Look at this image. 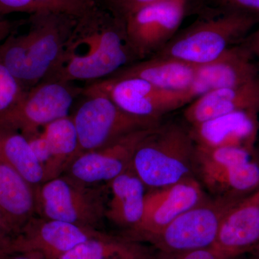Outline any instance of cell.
Masks as SVG:
<instances>
[{
	"label": "cell",
	"instance_id": "5bb4252c",
	"mask_svg": "<svg viewBox=\"0 0 259 259\" xmlns=\"http://www.w3.org/2000/svg\"><path fill=\"white\" fill-rule=\"evenodd\" d=\"M259 243V189L224 214L211 248L223 259H236Z\"/></svg>",
	"mask_w": 259,
	"mask_h": 259
},
{
	"label": "cell",
	"instance_id": "f546056e",
	"mask_svg": "<svg viewBox=\"0 0 259 259\" xmlns=\"http://www.w3.org/2000/svg\"><path fill=\"white\" fill-rule=\"evenodd\" d=\"M242 42L250 51L252 55L259 59V28L250 33Z\"/></svg>",
	"mask_w": 259,
	"mask_h": 259
},
{
	"label": "cell",
	"instance_id": "83f0119b",
	"mask_svg": "<svg viewBox=\"0 0 259 259\" xmlns=\"http://www.w3.org/2000/svg\"><path fill=\"white\" fill-rule=\"evenodd\" d=\"M228 9L259 15V0H220Z\"/></svg>",
	"mask_w": 259,
	"mask_h": 259
},
{
	"label": "cell",
	"instance_id": "277c9868",
	"mask_svg": "<svg viewBox=\"0 0 259 259\" xmlns=\"http://www.w3.org/2000/svg\"><path fill=\"white\" fill-rule=\"evenodd\" d=\"M258 23L259 15L228 9L225 14L197 22L177 34L153 56L173 58L196 66L207 64L240 40L243 42Z\"/></svg>",
	"mask_w": 259,
	"mask_h": 259
},
{
	"label": "cell",
	"instance_id": "484cf974",
	"mask_svg": "<svg viewBox=\"0 0 259 259\" xmlns=\"http://www.w3.org/2000/svg\"><path fill=\"white\" fill-rule=\"evenodd\" d=\"M112 13L120 18L125 19L131 13L160 0H99Z\"/></svg>",
	"mask_w": 259,
	"mask_h": 259
},
{
	"label": "cell",
	"instance_id": "8fae6325",
	"mask_svg": "<svg viewBox=\"0 0 259 259\" xmlns=\"http://www.w3.org/2000/svg\"><path fill=\"white\" fill-rule=\"evenodd\" d=\"M105 233L90 227L34 217L12 238V253L57 259L83 242Z\"/></svg>",
	"mask_w": 259,
	"mask_h": 259
},
{
	"label": "cell",
	"instance_id": "9a60e30c",
	"mask_svg": "<svg viewBox=\"0 0 259 259\" xmlns=\"http://www.w3.org/2000/svg\"><path fill=\"white\" fill-rule=\"evenodd\" d=\"M255 57L244 44L228 49L217 59L199 66L188 93L194 99L213 91L249 82L259 77Z\"/></svg>",
	"mask_w": 259,
	"mask_h": 259
},
{
	"label": "cell",
	"instance_id": "836d02e7",
	"mask_svg": "<svg viewBox=\"0 0 259 259\" xmlns=\"http://www.w3.org/2000/svg\"><path fill=\"white\" fill-rule=\"evenodd\" d=\"M5 259H42L35 255L30 254H25V253H19V254H13L7 257Z\"/></svg>",
	"mask_w": 259,
	"mask_h": 259
},
{
	"label": "cell",
	"instance_id": "4fadbf2b",
	"mask_svg": "<svg viewBox=\"0 0 259 259\" xmlns=\"http://www.w3.org/2000/svg\"><path fill=\"white\" fill-rule=\"evenodd\" d=\"M156 126L131 133L100 149L79 153L66 168V176L88 186L110 182L131 168L138 146Z\"/></svg>",
	"mask_w": 259,
	"mask_h": 259
},
{
	"label": "cell",
	"instance_id": "52a82bcc",
	"mask_svg": "<svg viewBox=\"0 0 259 259\" xmlns=\"http://www.w3.org/2000/svg\"><path fill=\"white\" fill-rule=\"evenodd\" d=\"M241 199L226 196L206 197L146 242L165 255L210 248L215 241L223 216Z\"/></svg>",
	"mask_w": 259,
	"mask_h": 259
},
{
	"label": "cell",
	"instance_id": "e0dca14e",
	"mask_svg": "<svg viewBox=\"0 0 259 259\" xmlns=\"http://www.w3.org/2000/svg\"><path fill=\"white\" fill-rule=\"evenodd\" d=\"M242 110L259 112V77L244 84L218 89L201 95L187 105L184 117L194 125Z\"/></svg>",
	"mask_w": 259,
	"mask_h": 259
},
{
	"label": "cell",
	"instance_id": "1f68e13d",
	"mask_svg": "<svg viewBox=\"0 0 259 259\" xmlns=\"http://www.w3.org/2000/svg\"><path fill=\"white\" fill-rule=\"evenodd\" d=\"M0 17V44L7 38L16 28V24Z\"/></svg>",
	"mask_w": 259,
	"mask_h": 259
},
{
	"label": "cell",
	"instance_id": "d590c367",
	"mask_svg": "<svg viewBox=\"0 0 259 259\" xmlns=\"http://www.w3.org/2000/svg\"><path fill=\"white\" fill-rule=\"evenodd\" d=\"M0 17H2V15H0Z\"/></svg>",
	"mask_w": 259,
	"mask_h": 259
},
{
	"label": "cell",
	"instance_id": "ba28073f",
	"mask_svg": "<svg viewBox=\"0 0 259 259\" xmlns=\"http://www.w3.org/2000/svg\"><path fill=\"white\" fill-rule=\"evenodd\" d=\"M83 90L74 82L44 80L29 89L13 109L0 115V122L28 136L69 115L75 100L81 97Z\"/></svg>",
	"mask_w": 259,
	"mask_h": 259
},
{
	"label": "cell",
	"instance_id": "d6a6232c",
	"mask_svg": "<svg viewBox=\"0 0 259 259\" xmlns=\"http://www.w3.org/2000/svg\"><path fill=\"white\" fill-rule=\"evenodd\" d=\"M12 238H0V259L13 255L11 250Z\"/></svg>",
	"mask_w": 259,
	"mask_h": 259
},
{
	"label": "cell",
	"instance_id": "44dd1931",
	"mask_svg": "<svg viewBox=\"0 0 259 259\" xmlns=\"http://www.w3.org/2000/svg\"><path fill=\"white\" fill-rule=\"evenodd\" d=\"M202 182L217 196L243 199L259 189V162L244 163L199 173Z\"/></svg>",
	"mask_w": 259,
	"mask_h": 259
},
{
	"label": "cell",
	"instance_id": "603a6c76",
	"mask_svg": "<svg viewBox=\"0 0 259 259\" xmlns=\"http://www.w3.org/2000/svg\"><path fill=\"white\" fill-rule=\"evenodd\" d=\"M40 130L52 158L46 177L47 181L61 176L79 154V139L72 115L58 119Z\"/></svg>",
	"mask_w": 259,
	"mask_h": 259
},
{
	"label": "cell",
	"instance_id": "e575fe53",
	"mask_svg": "<svg viewBox=\"0 0 259 259\" xmlns=\"http://www.w3.org/2000/svg\"><path fill=\"white\" fill-rule=\"evenodd\" d=\"M248 259H259V243L248 252Z\"/></svg>",
	"mask_w": 259,
	"mask_h": 259
},
{
	"label": "cell",
	"instance_id": "cb8c5ba5",
	"mask_svg": "<svg viewBox=\"0 0 259 259\" xmlns=\"http://www.w3.org/2000/svg\"><path fill=\"white\" fill-rule=\"evenodd\" d=\"M139 243L105 233L83 242L57 259H151L149 250Z\"/></svg>",
	"mask_w": 259,
	"mask_h": 259
},
{
	"label": "cell",
	"instance_id": "4dcf8cb0",
	"mask_svg": "<svg viewBox=\"0 0 259 259\" xmlns=\"http://www.w3.org/2000/svg\"><path fill=\"white\" fill-rule=\"evenodd\" d=\"M18 231L0 211V238H13Z\"/></svg>",
	"mask_w": 259,
	"mask_h": 259
},
{
	"label": "cell",
	"instance_id": "3957f363",
	"mask_svg": "<svg viewBox=\"0 0 259 259\" xmlns=\"http://www.w3.org/2000/svg\"><path fill=\"white\" fill-rule=\"evenodd\" d=\"M131 168L151 190L194 177L195 144L190 131L160 123L138 146Z\"/></svg>",
	"mask_w": 259,
	"mask_h": 259
},
{
	"label": "cell",
	"instance_id": "d6986e66",
	"mask_svg": "<svg viewBox=\"0 0 259 259\" xmlns=\"http://www.w3.org/2000/svg\"><path fill=\"white\" fill-rule=\"evenodd\" d=\"M108 183L111 197L107 204L106 217L129 233L139 226L144 215L146 185L131 167Z\"/></svg>",
	"mask_w": 259,
	"mask_h": 259
},
{
	"label": "cell",
	"instance_id": "5b68a950",
	"mask_svg": "<svg viewBox=\"0 0 259 259\" xmlns=\"http://www.w3.org/2000/svg\"><path fill=\"white\" fill-rule=\"evenodd\" d=\"M81 97L82 101L72 115L79 153L105 147L131 133L161 123V120L130 115L105 93L88 86Z\"/></svg>",
	"mask_w": 259,
	"mask_h": 259
},
{
	"label": "cell",
	"instance_id": "8992f818",
	"mask_svg": "<svg viewBox=\"0 0 259 259\" xmlns=\"http://www.w3.org/2000/svg\"><path fill=\"white\" fill-rule=\"evenodd\" d=\"M39 217L96 228L106 217L102 191L59 176L35 187Z\"/></svg>",
	"mask_w": 259,
	"mask_h": 259
},
{
	"label": "cell",
	"instance_id": "ac0fdd59",
	"mask_svg": "<svg viewBox=\"0 0 259 259\" xmlns=\"http://www.w3.org/2000/svg\"><path fill=\"white\" fill-rule=\"evenodd\" d=\"M198 67L173 58L153 56L129 65L111 76L139 78L163 90L188 93Z\"/></svg>",
	"mask_w": 259,
	"mask_h": 259
},
{
	"label": "cell",
	"instance_id": "30bf717a",
	"mask_svg": "<svg viewBox=\"0 0 259 259\" xmlns=\"http://www.w3.org/2000/svg\"><path fill=\"white\" fill-rule=\"evenodd\" d=\"M188 0H160L124 19L130 45L139 61L156 55L177 35Z\"/></svg>",
	"mask_w": 259,
	"mask_h": 259
},
{
	"label": "cell",
	"instance_id": "6da1fadb",
	"mask_svg": "<svg viewBox=\"0 0 259 259\" xmlns=\"http://www.w3.org/2000/svg\"><path fill=\"white\" fill-rule=\"evenodd\" d=\"M137 61L123 19L97 0L76 20L60 60L45 80L93 83Z\"/></svg>",
	"mask_w": 259,
	"mask_h": 259
},
{
	"label": "cell",
	"instance_id": "4316f807",
	"mask_svg": "<svg viewBox=\"0 0 259 259\" xmlns=\"http://www.w3.org/2000/svg\"><path fill=\"white\" fill-rule=\"evenodd\" d=\"M15 13H32V0H0V15Z\"/></svg>",
	"mask_w": 259,
	"mask_h": 259
},
{
	"label": "cell",
	"instance_id": "d4e9b609",
	"mask_svg": "<svg viewBox=\"0 0 259 259\" xmlns=\"http://www.w3.org/2000/svg\"><path fill=\"white\" fill-rule=\"evenodd\" d=\"M28 90L0 63V115L13 109Z\"/></svg>",
	"mask_w": 259,
	"mask_h": 259
},
{
	"label": "cell",
	"instance_id": "7c38bea8",
	"mask_svg": "<svg viewBox=\"0 0 259 259\" xmlns=\"http://www.w3.org/2000/svg\"><path fill=\"white\" fill-rule=\"evenodd\" d=\"M206 197L201 184L194 177L148 191L142 220L125 237L134 241H147Z\"/></svg>",
	"mask_w": 259,
	"mask_h": 259
},
{
	"label": "cell",
	"instance_id": "f1b7e54d",
	"mask_svg": "<svg viewBox=\"0 0 259 259\" xmlns=\"http://www.w3.org/2000/svg\"><path fill=\"white\" fill-rule=\"evenodd\" d=\"M166 255L173 259H223L211 248Z\"/></svg>",
	"mask_w": 259,
	"mask_h": 259
},
{
	"label": "cell",
	"instance_id": "ffe728a7",
	"mask_svg": "<svg viewBox=\"0 0 259 259\" xmlns=\"http://www.w3.org/2000/svg\"><path fill=\"white\" fill-rule=\"evenodd\" d=\"M0 211L18 233L36 214L35 187L1 160Z\"/></svg>",
	"mask_w": 259,
	"mask_h": 259
},
{
	"label": "cell",
	"instance_id": "2e32d148",
	"mask_svg": "<svg viewBox=\"0 0 259 259\" xmlns=\"http://www.w3.org/2000/svg\"><path fill=\"white\" fill-rule=\"evenodd\" d=\"M259 112L242 110L211 119L190 130L194 144L207 148L255 150L259 131Z\"/></svg>",
	"mask_w": 259,
	"mask_h": 259
},
{
	"label": "cell",
	"instance_id": "7402d4cb",
	"mask_svg": "<svg viewBox=\"0 0 259 259\" xmlns=\"http://www.w3.org/2000/svg\"><path fill=\"white\" fill-rule=\"evenodd\" d=\"M0 160L35 187L46 181L45 171L28 140L18 130L0 122Z\"/></svg>",
	"mask_w": 259,
	"mask_h": 259
},
{
	"label": "cell",
	"instance_id": "7a4b0ae2",
	"mask_svg": "<svg viewBox=\"0 0 259 259\" xmlns=\"http://www.w3.org/2000/svg\"><path fill=\"white\" fill-rule=\"evenodd\" d=\"M76 20L50 12L30 14L25 30L17 25L0 44V63L25 88L35 86L55 69Z\"/></svg>",
	"mask_w": 259,
	"mask_h": 259
},
{
	"label": "cell",
	"instance_id": "9c48e42d",
	"mask_svg": "<svg viewBox=\"0 0 259 259\" xmlns=\"http://www.w3.org/2000/svg\"><path fill=\"white\" fill-rule=\"evenodd\" d=\"M86 86L105 93L130 115L153 120L193 101L187 92L163 90L136 77L110 76Z\"/></svg>",
	"mask_w": 259,
	"mask_h": 259
}]
</instances>
